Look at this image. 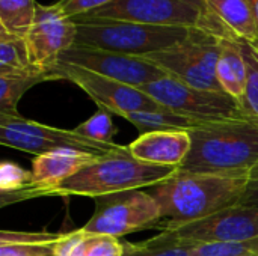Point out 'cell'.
<instances>
[{"label": "cell", "instance_id": "1", "mask_svg": "<svg viewBox=\"0 0 258 256\" xmlns=\"http://www.w3.org/2000/svg\"><path fill=\"white\" fill-rule=\"evenodd\" d=\"M246 183L248 174L218 175L178 170L172 178L145 190L159 204L163 217L162 229H165L197 222L237 205Z\"/></svg>", "mask_w": 258, "mask_h": 256}, {"label": "cell", "instance_id": "2", "mask_svg": "<svg viewBox=\"0 0 258 256\" xmlns=\"http://www.w3.org/2000/svg\"><path fill=\"white\" fill-rule=\"evenodd\" d=\"M192 146L178 170L240 175L258 166V122L245 116L189 130Z\"/></svg>", "mask_w": 258, "mask_h": 256}, {"label": "cell", "instance_id": "3", "mask_svg": "<svg viewBox=\"0 0 258 256\" xmlns=\"http://www.w3.org/2000/svg\"><path fill=\"white\" fill-rule=\"evenodd\" d=\"M177 172L178 167L151 164L135 158L130 152L113 154L94 160L57 187L45 192L42 198L97 199L128 190H145L172 178Z\"/></svg>", "mask_w": 258, "mask_h": 256}, {"label": "cell", "instance_id": "4", "mask_svg": "<svg viewBox=\"0 0 258 256\" xmlns=\"http://www.w3.org/2000/svg\"><path fill=\"white\" fill-rule=\"evenodd\" d=\"M77 26L76 47H88L144 57L184 41L194 29L154 26L122 20H73Z\"/></svg>", "mask_w": 258, "mask_h": 256}, {"label": "cell", "instance_id": "5", "mask_svg": "<svg viewBox=\"0 0 258 256\" xmlns=\"http://www.w3.org/2000/svg\"><path fill=\"white\" fill-rule=\"evenodd\" d=\"M86 18L200 29L221 38H234L210 11L207 0H113L73 20Z\"/></svg>", "mask_w": 258, "mask_h": 256}, {"label": "cell", "instance_id": "6", "mask_svg": "<svg viewBox=\"0 0 258 256\" xmlns=\"http://www.w3.org/2000/svg\"><path fill=\"white\" fill-rule=\"evenodd\" d=\"M0 143L36 157L57 149H73L94 157L130 152L128 145L95 142L76 130L56 128L21 115L6 113H0Z\"/></svg>", "mask_w": 258, "mask_h": 256}, {"label": "cell", "instance_id": "7", "mask_svg": "<svg viewBox=\"0 0 258 256\" xmlns=\"http://www.w3.org/2000/svg\"><path fill=\"white\" fill-rule=\"evenodd\" d=\"M224 39L227 38L194 29L184 41L142 59L160 68L166 75L189 86L224 92L216 78V66Z\"/></svg>", "mask_w": 258, "mask_h": 256}, {"label": "cell", "instance_id": "8", "mask_svg": "<svg viewBox=\"0 0 258 256\" xmlns=\"http://www.w3.org/2000/svg\"><path fill=\"white\" fill-rule=\"evenodd\" d=\"M165 109L200 125L245 118L242 104L225 92L189 86L169 75L139 88Z\"/></svg>", "mask_w": 258, "mask_h": 256}, {"label": "cell", "instance_id": "9", "mask_svg": "<svg viewBox=\"0 0 258 256\" xmlns=\"http://www.w3.org/2000/svg\"><path fill=\"white\" fill-rule=\"evenodd\" d=\"M95 210L83 231L121 238L127 234L163 226L156 199L147 190H128L94 199Z\"/></svg>", "mask_w": 258, "mask_h": 256}, {"label": "cell", "instance_id": "10", "mask_svg": "<svg viewBox=\"0 0 258 256\" xmlns=\"http://www.w3.org/2000/svg\"><path fill=\"white\" fill-rule=\"evenodd\" d=\"M258 237V208L234 205L210 217L162 229L153 237L163 244L204 246L243 243Z\"/></svg>", "mask_w": 258, "mask_h": 256}, {"label": "cell", "instance_id": "11", "mask_svg": "<svg viewBox=\"0 0 258 256\" xmlns=\"http://www.w3.org/2000/svg\"><path fill=\"white\" fill-rule=\"evenodd\" d=\"M51 72H54L59 80H68L79 86L98 107L109 110L112 115L121 116L127 112L165 109L139 88L98 75L74 65L57 62Z\"/></svg>", "mask_w": 258, "mask_h": 256}, {"label": "cell", "instance_id": "12", "mask_svg": "<svg viewBox=\"0 0 258 256\" xmlns=\"http://www.w3.org/2000/svg\"><path fill=\"white\" fill-rule=\"evenodd\" d=\"M57 62L74 65L135 88H142L166 75L160 68L142 57L88 47L73 45L60 54Z\"/></svg>", "mask_w": 258, "mask_h": 256}, {"label": "cell", "instance_id": "13", "mask_svg": "<svg viewBox=\"0 0 258 256\" xmlns=\"http://www.w3.org/2000/svg\"><path fill=\"white\" fill-rule=\"evenodd\" d=\"M76 33V23L63 17L56 3H38L33 26L26 35L32 65L44 71H51L60 54L74 45Z\"/></svg>", "mask_w": 258, "mask_h": 256}, {"label": "cell", "instance_id": "14", "mask_svg": "<svg viewBox=\"0 0 258 256\" xmlns=\"http://www.w3.org/2000/svg\"><path fill=\"white\" fill-rule=\"evenodd\" d=\"M97 158L100 157H94V155L73 151V149H57V151L38 155L32 160L30 187L17 193L2 195L0 205L6 207L11 204L42 198L45 192L57 187L59 184H62L73 175H76L79 170H82L83 167H86Z\"/></svg>", "mask_w": 258, "mask_h": 256}, {"label": "cell", "instance_id": "15", "mask_svg": "<svg viewBox=\"0 0 258 256\" xmlns=\"http://www.w3.org/2000/svg\"><path fill=\"white\" fill-rule=\"evenodd\" d=\"M192 146L190 134L186 130L151 131L141 134L128 145L130 154L142 161L157 166L180 167Z\"/></svg>", "mask_w": 258, "mask_h": 256}, {"label": "cell", "instance_id": "16", "mask_svg": "<svg viewBox=\"0 0 258 256\" xmlns=\"http://www.w3.org/2000/svg\"><path fill=\"white\" fill-rule=\"evenodd\" d=\"M207 5L237 41L257 42L258 20L254 0H207Z\"/></svg>", "mask_w": 258, "mask_h": 256}, {"label": "cell", "instance_id": "17", "mask_svg": "<svg viewBox=\"0 0 258 256\" xmlns=\"http://www.w3.org/2000/svg\"><path fill=\"white\" fill-rule=\"evenodd\" d=\"M53 256H124V244L119 238L80 228L62 235L53 247Z\"/></svg>", "mask_w": 258, "mask_h": 256}, {"label": "cell", "instance_id": "18", "mask_svg": "<svg viewBox=\"0 0 258 256\" xmlns=\"http://www.w3.org/2000/svg\"><path fill=\"white\" fill-rule=\"evenodd\" d=\"M216 78L222 91L242 104L246 86V60L242 41L234 38L224 39L216 66Z\"/></svg>", "mask_w": 258, "mask_h": 256}, {"label": "cell", "instance_id": "19", "mask_svg": "<svg viewBox=\"0 0 258 256\" xmlns=\"http://www.w3.org/2000/svg\"><path fill=\"white\" fill-rule=\"evenodd\" d=\"M53 80H59V77L51 71H44L39 68L0 74V113L20 115L18 103L21 97L35 84Z\"/></svg>", "mask_w": 258, "mask_h": 256}, {"label": "cell", "instance_id": "20", "mask_svg": "<svg viewBox=\"0 0 258 256\" xmlns=\"http://www.w3.org/2000/svg\"><path fill=\"white\" fill-rule=\"evenodd\" d=\"M121 118L128 121L132 125L138 128L141 134L151 131H168V130H194L201 127L195 121L177 115L168 109L162 110H141V112H127L122 113Z\"/></svg>", "mask_w": 258, "mask_h": 256}, {"label": "cell", "instance_id": "21", "mask_svg": "<svg viewBox=\"0 0 258 256\" xmlns=\"http://www.w3.org/2000/svg\"><path fill=\"white\" fill-rule=\"evenodd\" d=\"M36 5L35 0H0V29L26 38L35 21Z\"/></svg>", "mask_w": 258, "mask_h": 256}, {"label": "cell", "instance_id": "22", "mask_svg": "<svg viewBox=\"0 0 258 256\" xmlns=\"http://www.w3.org/2000/svg\"><path fill=\"white\" fill-rule=\"evenodd\" d=\"M30 69H36V66L30 62L26 38L0 29V74Z\"/></svg>", "mask_w": 258, "mask_h": 256}, {"label": "cell", "instance_id": "23", "mask_svg": "<svg viewBox=\"0 0 258 256\" xmlns=\"http://www.w3.org/2000/svg\"><path fill=\"white\" fill-rule=\"evenodd\" d=\"M242 48L246 60V86L242 107L248 118L258 122V56L249 42L242 41Z\"/></svg>", "mask_w": 258, "mask_h": 256}, {"label": "cell", "instance_id": "24", "mask_svg": "<svg viewBox=\"0 0 258 256\" xmlns=\"http://www.w3.org/2000/svg\"><path fill=\"white\" fill-rule=\"evenodd\" d=\"M74 130L85 137L101 143H113V137L118 133V128L112 119V113L101 107H98V110L89 119L77 125Z\"/></svg>", "mask_w": 258, "mask_h": 256}, {"label": "cell", "instance_id": "25", "mask_svg": "<svg viewBox=\"0 0 258 256\" xmlns=\"http://www.w3.org/2000/svg\"><path fill=\"white\" fill-rule=\"evenodd\" d=\"M124 256H194V246L163 244L153 238L142 243L122 241Z\"/></svg>", "mask_w": 258, "mask_h": 256}, {"label": "cell", "instance_id": "26", "mask_svg": "<svg viewBox=\"0 0 258 256\" xmlns=\"http://www.w3.org/2000/svg\"><path fill=\"white\" fill-rule=\"evenodd\" d=\"M32 184V172L26 170L14 161L0 164V195L17 193L29 189Z\"/></svg>", "mask_w": 258, "mask_h": 256}, {"label": "cell", "instance_id": "27", "mask_svg": "<svg viewBox=\"0 0 258 256\" xmlns=\"http://www.w3.org/2000/svg\"><path fill=\"white\" fill-rule=\"evenodd\" d=\"M194 256H258V237L243 243L197 246Z\"/></svg>", "mask_w": 258, "mask_h": 256}, {"label": "cell", "instance_id": "28", "mask_svg": "<svg viewBox=\"0 0 258 256\" xmlns=\"http://www.w3.org/2000/svg\"><path fill=\"white\" fill-rule=\"evenodd\" d=\"M62 237V232H30V231H2L0 246L23 244V246H54Z\"/></svg>", "mask_w": 258, "mask_h": 256}, {"label": "cell", "instance_id": "29", "mask_svg": "<svg viewBox=\"0 0 258 256\" xmlns=\"http://www.w3.org/2000/svg\"><path fill=\"white\" fill-rule=\"evenodd\" d=\"M113 0H57L56 5L59 6L60 12L67 18H76L98 8L109 5Z\"/></svg>", "mask_w": 258, "mask_h": 256}, {"label": "cell", "instance_id": "30", "mask_svg": "<svg viewBox=\"0 0 258 256\" xmlns=\"http://www.w3.org/2000/svg\"><path fill=\"white\" fill-rule=\"evenodd\" d=\"M0 256H53V246H0Z\"/></svg>", "mask_w": 258, "mask_h": 256}, {"label": "cell", "instance_id": "31", "mask_svg": "<svg viewBox=\"0 0 258 256\" xmlns=\"http://www.w3.org/2000/svg\"><path fill=\"white\" fill-rule=\"evenodd\" d=\"M237 205L240 207H257L258 208V166L248 174V183L243 195L240 196Z\"/></svg>", "mask_w": 258, "mask_h": 256}, {"label": "cell", "instance_id": "32", "mask_svg": "<svg viewBox=\"0 0 258 256\" xmlns=\"http://www.w3.org/2000/svg\"><path fill=\"white\" fill-rule=\"evenodd\" d=\"M251 45H252V48L255 50V53H257V56H258V41L257 42H249Z\"/></svg>", "mask_w": 258, "mask_h": 256}, {"label": "cell", "instance_id": "33", "mask_svg": "<svg viewBox=\"0 0 258 256\" xmlns=\"http://www.w3.org/2000/svg\"><path fill=\"white\" fill-rule=\"evenodd\" d=\"M254 6H255V14H257V20H258V0H254Z\"/></svg>", "mask_w": 258, "mask_h": 256}]
</instances>
